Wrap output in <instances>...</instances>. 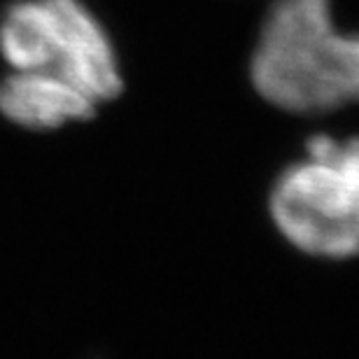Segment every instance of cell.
<instances>
[{"instance_id":"cell-2","label":"cell","mask_w":359,"mask_h":359,"mask_svg":"<svg viewBox=\"0 0 359 359\" xmlns=\"http://www.w3.org/2000/svg\"><path fill=\"white\" fill-rule=\"evenodd\" d=\"M10 70H47L105 105L124 91V70L105 24L82 0H17L0 17Z\"/></svg>"},{"instance_id":"cell-3","label":"cell","mask_w":359,"mask_h":359,"mask_svg":"<svg viewBox=\"0 0 359 359\" xmlns=\"http://www.w3.org/2000/svg\"><path fill=\"white\" fill-rule=\"evenodd\" d=\"M269 217L287 245L320 262L359 257V189L311 156L287 163L269 189Z\"/></svg>"},{"instance_id":"cell-5","label":"cell","mask_w":359,"mask_h":359,"mask_svg":"<svg viewBox=\"0 0 359 359\" xmlns=\"http://www.w3.org/2000/svg\"><path fill=\"white\" fill-rule=\"evenodd\" d=\"M304 156L327 163L359 189V135H336L318 131L304 142Z\"/></svg>"},{"instance_id":"cell-4","label":"cell","mask_w":359,"mask_h":359,"mask_svg":"<svg viewBox=\"0 0 359 359\" xmlns=\"http://www.w3.org/2000/svg\"><path fill=\"white\" fill-rule=\"evenodd\" d=\"M98 103L66 77L47 70H10L0 80V117L24 131H59L96 117Z\"/></svg>"},{"instance_id":"cell-1","label":"cell","mask_w":359,"mask_h":359,"mask_svg":"<svg viewBox=\"0 0 359 359\" xmlns=\"http://www.w3.org/2000/svg\"><path fill=\"white\" fill-rule=\"evenodd\" d=\"M250 84L287 114L359 105V28H343L332 0H276L250 54Z\"/></svg>"}]
</instances>
